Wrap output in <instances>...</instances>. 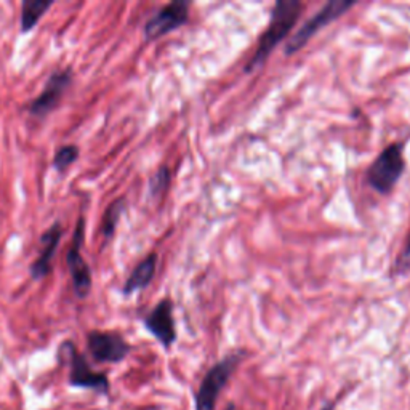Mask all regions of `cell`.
Masks as SVG:
<instances>
[{"instance_id":"1","label":"cell","mask_w":410,"mask_h":410,"mask_svg":"<svg viewBox=\"0 0 410 410\" xmlns=\"http://www.w3.org/2000/svg\"><path fill=\"white\" fill-rule=\"evenodd\" d=\"M303 5L302 2H298V0H279L274 5V8H272L270 26H268V29L263 32V36H261L254 58L249 61L247 71L261 66V64L265 63V59L271 54L272 48H274L279 42L286 39L295 23H297Z\"/></svg>"},{"instance_id":"2","label":"cell","mask_w":410,"mask_h":410,"mask_svg":"<svg viewBox=\"0 0 410 410\" xmlns=\"http://www.w3.org/2000/svg\"><path fill=\"white\" fill-rule=\"evenodd\" d=\"M404 166L402 143L388 146L367 170V183L379 193L388 194L401 178Z\"/></svg>"},{"instance_id":"3","label":"cell","mask_w":410,"mask_h":410,"mask_svg":"<svg viewBox=\"0 0 410 410\" xmlns=\"http://www.w3.org/2000/svg\"><path fill=\"white\" fill-rule=\"evenodd\" d=\"M85 237V220L84 218H79L78 225L74 229L73 242H71V247L66 254V265L69 270L71 279H73L74 286V293L75 297L84 300L89 297L91 291V271L90 266L87 265V261L82 256V244H84Z\"/></svg>"},{"instance_id":"4","label":"cell","mask_w":410,"mask_h":410,"mask_svg":"<svg viewBox=\"0 0 410 410\" xmlns=\"http://www.w3.org/2000/svg\"><path fill=\"white\" fill-rule=\"evenodd\" d=\"M354 5V2L349 0H332V2L325 3L313 18H309L306 23L300 27V31L295 34L286 45V53L293 54L297 53L300 48L305 47L308 41L313 37L316 32H319L322 27L332 23L338 16H342L346 10H349Z\"/></svg>"},{"instance_id":"5","label":"cell","mask_w":410,"mask_h":410,"mask_svg":"<svg viewBox=\"0 0 410 410\" xmlns=\"http://www.w3.org/2000/svg\"><path fill=\"white\" fill-rule=\"evenodd\" d=\"M71 84H73V71H54L50 78H48L41 95L34 98V100L31 101V105L27 106V111H29L34 117H47L48 114L59 106V103H61L64 93H66Z\"/></svg>"},{"instance_id":"6","label":"cell","mask_w":410,"mask_h":410,"mask_svg":"<svg viewBox=\"0 0 410 410\" xmlns=\"http://www.w3.org/2000/svg\"><path fill=\"white\" fill-rule=\"evenodd\" d=\"M59 356L66 359V363L71 365V383L75 386L93 388L96 391L108 390L106 375L91 370L89 363H87L80 353H78V349L74 348L73 343H63L61 348H59Z\"/></svg>"},{"instance_id":"7","label":"cell","mask_w":410,"mask_h":410,"mask_svg":"<svg viewBox=\"0 0 410 410\" xmlns=\"http://www.w3.org/2000/svg\"><path fill=\"white\" fill-rule=\"evenodd\" d=\"M189 18V2L177 0L162 7L152 18L145 24V37L147 41L159 39L180 26H183Z\"/></svg>"},{"instance_id":"8","label":"cell","mask_w":410,"mask_h":410,"mask_svg":"<svg viewBox=\"0 0 410 410\" xmlns=\"http://www.w3.org/2000/svg\"><path fill=\"white\" fill-rule=\"evenodd\" d=\"M237 364V358L231 356L221 363H218L209 374L205 375L204 381L198 393V410H215L217 397L220 395V390L233 374L234 367Z\"/></svg>"},{"instance_id":"9","label":"cell","mask_w":410,"mask_h":410,"mask_svg":"<svg viewBox=\"0 0 410 410\" xmlns=\"http://www.w3.org/2000/svg\"><path fill=\"white\" fill-rule=\"evenodd\" d=\"M87 346L93 359L100 363H119L130 351L129 343L119 333L112 332H90Z\"/></svg>"},{"instance_id":"10","label":"cell","mask_w":410,"mask_h":410,"mask_svg":"<svg viewBox=\"0 0 410 410\" xmlns=\"http://www.w3.org/2000/svg\"><path fill=\"white\" fill-rule=\"evenodd\" d=\"M146 329L159 340L163 346H170L177 338L173 322V305L168 298L156 305V308L146 316Z\"/></svg>"},{"instance_id":"11","label":"cell","mask_w":410,"mask_h":410,"mask_svg":"<svg viewBox=\"0 0 410 410\" xmlns=\"http://www.w3.org/2000/svg\"><path fill=\"white\" fill-rule=\"evenodd\" d=\"M61 237H63V228L59 221L53 223V225L42 234L39 256H37L34 263H32L29 268L32 279L41 281V279H43L48 272H50L52 261L54 258V255H57V250H58V245Z\"/></svg>"},{"instance_id":"12","label":"cell","mask_w":410,"mask_h":410,"mask_svg":"<svg viewBox=\"0 0 410 410\" xmlns=\"http://www.w3.org/2000/svg\"><path fill=\"white\" fill-rule=\"evenodd\" d=\"M157 268V255L151 254L149 256L141 261V263L136 265L132 274L129 276L127 282L124 286V295H132L136 291H143L147 286H149L152 277L156 274Z\"/></svg>"},{"instance_id":"13","label":"cell","mask_w":410,"mask_h":410,"mask_svg":"<svg viewBox=\"0 0 410 410\" xmlns=\"http://www.w3.org/2000/svg\"><path fill=\"white\" fill-rule=\"evenodd\" d=\"M53 5L50 0H26L21 5V32H29Z\"/></svg>"},{"instance_id":"14","label":"cell","mask_w":410,"mask_h":410,"mask_svg":"<svg viewBox=\"0 0 410 410\" xmlns=\"http://www.w3.org/2000/svg\"><path fill=\"white\" fill-rule=\"evenodd\" d=\"M127 209V202L125 198H120L114 200L111 205L108 207L105 215H103V223H101V234L105 240H109L114 236V231H116V226L122 217V213Z\"/></svg>"},{"instance_id":"15","label":"cell","mask_w":410,"mask_h":410,"mask_svg":"<svg viewBox=\"0 0 410 410\" xmlns=\"http://www.w3.org/2000/svg\"><path fill=\"white\" fill-rule=\"evenodd\" d=\"M79 157V147L75 145H64L58 147L57 152L53 156V167L54 170L64 172L69 166L78 161Z\"/></svg>"},{"instance_id":"16","label":"cell","mask_w":410,"mask_h":410,"mask_svg":"<svg viewBox=\"0 0 410 410\" xmlns=\"http://www.w3.org/2000/svg\"><path fill=\"white\" fill-rule=\"evenodd\" d=\"M168 183H170V170L167 167H161L149 183L151 193L154 196L161 194L162 191H166Z\"/></svg>"},{"instance_id":"17","label":"cell","mask_w":410,"mask_h":410,"mask_svg":"<svg viewBox=\"0 0 410 410\" xmlns=\"http://www.w3.org/2000/svg\"><path fill=\"white\" fill-rule=\"evenodd\" d=\"M401 260H402V261L410 260V233H409V236H407V240H406V249H404V251H402Z\"/></svg>"},{"instance_id":"18","label":"cell","mask_w":410,"mask_h":410,"mask_svg":"<svg viewBox=\"0 0 410 410\" xmlns=\"http://www.w3.org/2000/svg\"><path fill=\"white\" fill-rule=\"evenodd\" d=\"M228 410H234V407H233V406H229V407H228Z\"/></svg>"}]
</instances>
